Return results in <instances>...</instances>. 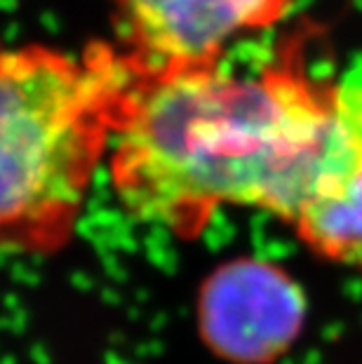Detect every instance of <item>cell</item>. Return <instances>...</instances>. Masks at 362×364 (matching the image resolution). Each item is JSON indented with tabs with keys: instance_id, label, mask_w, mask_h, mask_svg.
Here are the masks:
<instances>
[{
	"instance_id": "6da1fadb",
	"label": "cell",
	"mask_w": 362,
	"mask_h": 364,
	"mask_svg": "<svg viewBox=\"0 0 362 364\" xmlns=\"http://www.w3.org/2000/svg\"><path fill=\"white\" fill-rule=\"evenodd\" d=\"M111 186L137 221L193 240L223 207L294 223L362 172V78L299 59L142 68L109 149Z\"/></svg>"
},
{
	"instance_id": "7a4b0ae2",
	"label": "cell",
	"mask_w": 362,
	"mask_h": 364,
	"mask_svg": "<svg viewBox=\"0 0 362 364\" xmlns=\"http://www.w3.org/2000/svg\"><path fill=\"white\" fill-rule=\"evenodd\" d=\"M137 73L118 45L71 54L0 38V250L71 242Z\"/></svg>"
},
{
	"instance_id": "3957f363",
	"label": "cell",
	"mask_w": 362,
	"mask_h": 364,
	"mask_svg": "<svg viewBox=\"0 0 362 364\" xmlns=\"http://www.w3.org/2000/svg\"><path fill=\"white\" fill-rule=\"evenodd\" d=\"M294 0H111L122 52L142 68L226 59L240 38L275 26Z\"/></svg>"
},
{
	"instance_id": "277c9868",
	"label": "cell",
	"mask_w": 362,
	"mask_h": 364,
	"mask_svg": "<svg viewBox=\"0 0 362 364\" xmlns=\"http://www.w3.org/2000/svg\"><path fill=\"white\" fill-rule=\"evenodd\" d=\"M306 304L299 284L273 263L235 259L210 275L200 294V331L235 364H268L294 343Z\"/></svg>"
},
{
	"instance_id": "5b68a950",
	"label": "cell",
	"mask_w": 362,
	"mask_h": 364,
	"mask_svg": "<svg viewBox=\"0 0 362 364\" xmlns=\"http://www.w3.org/2000/svg\"><path fill=\"white\" fill-rule=\"evenodd\" d=\"M299 240L318 257L362 263V172L294 223Z\"/></svg>"
}]
</instances>
